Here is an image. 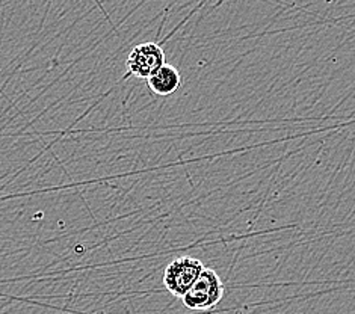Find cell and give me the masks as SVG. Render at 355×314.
<instances>
[{"label":"cell","mask_w":355,"mask_h":314,"mask_svg":"<svg viewBox=\"0 0 355 314\" xmlns=\"http://www.w3.org/2000/svg\"><path fill=\"white\" fill-rule=\"evenodd\" d=\"M202 270H205V265L198 259L179 257L166 266L164 272V286L173 296L182 299L196 284Z\"/></svg>","instance_id":"2"},{"label":"cell","mask_w":355,"mask_h":314,"mask_svg":"<svg viewBox=\"0 0 355 314\" xmlns=\"http://www.w3.org/2000/svg\"><path fill=\"white\" fill-rule=\"evenodd\" d=\"M164 49L156 42H142L135 46L129 53L125 67L128 73L138 79H150L166 64Z\"/></svg>","instance_id":"3"},{"label":"cell","mask_w":355,"mask_h":314,"mask_svg":"<svg viewBox=\"0 0 355 314\" xmlns=\"http://www.w3.org/2000/svg\"><path fill=\"white\" fill-rule=\"evenodd\" d=\"M224 298V284L223 279L214 269L205 268L200 278L191 287L182 301L184 307L193 311H207L223 301Z\"/></svg>","instance_id":"1"},{"label":"cell","mask_w":355,"mask_h":314,"mask_svg":"<svg viewBox=\"0 0 355 314\" xmlns=\"http://www.w3.org/2000/svg\"><path fill=\"white\" fill-rule=\"evenodd\" d=\"M148 88L159 97H168L180 88L182 74L175 67L165 64L162 69L156 71L150 79H147Z\"/></svg>","instance_id":"4"}]
</instances>
